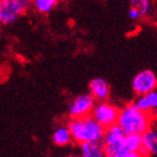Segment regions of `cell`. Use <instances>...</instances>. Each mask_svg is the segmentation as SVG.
<instances>
[{
	"instance_id": "1",
	"label": "cell",
	"mask_w": 157,
	"mask_h": 157,
	"mask_svg": "<svg viewBox=\"0 0 157 157\" xmlns=\"http://www.w3.org/2000/svg\"><path fill=\"white\" fill-rule=\"evenodd\" d=\"M67 126L72 134L73 141L78 145L84 143H101L105 130V128L102 127L91 115L71 118Z\"/></svg>"
},
{
	"instance_id": "2",
	"label": "cell",
	"mask_w": 157,
	"mask_h": 157,
	"mask_svg": "<svg viewBox=\"0 0 157 157\" xmlns=\"http://www.w3.org/2000/svg\"><path fill=\"white\" fill-rule=\"evenodd\" d=\"M153 118L149 112L141 111L134 103L120 109L117 124L122 129L124 135H143L148 128L153 126Z\"/></svg>"
},
{
	"instance_id": "3",
	"label": "cell",
	"mask_w": 157,
	"mask_h": 157,
	"mask_svg": "<svg viewBox=\"0 0 157 157\" xmlns=\"http://www.w3.org/2000/svg\"><path fill=\"white\" fill-rule=\"evenodd\" d=\"M120 109L108 101H99L95 103L91 116L105 129L117 124Z\"/></svg>"
},
{
	"instance_id": "4",
	"label": "cell",
	"mask_w": 157,
	"mask_h": 157,
	"mask_svg": "<svg viewBox=\"0 0 157 157\" xmlns=\"http://www.w3.org/2000/svg\"><path fill=\"white\" fill-rule=\"evenodd\" d=\"M124 137L126 135L118 124L107 128L101 141L107 155L116 154L124 149Z\"/></svg>"
},
{
	"instance_id": "5",
	"label": "cell",
	"mask_w": 157,
	"mask_h": 157,
	"mask_svg": "<svg viewBox=\"0 0 157 157\" xmlns=\"http://www.w3.org/2000/svg\"><path fill=\"white\" fill-rule=\"evenodd\" d=\"M29 6L17 0H0V23L2 25L13 24Z\"/></svg>"
},
{
	"instance_id": "6",
	"label": "cell",
	"mask_w": 157,
	"mask_h": 157,
	"mask_svg": "<svg viewBox=\"0 0 157 157\" xmlns=\"http://www.w3.org/2000/svg\"><path fill=\"white\" fill-rule=\"evenodd\" d=\"M95 99L90 93H82L73 99L67 105V113L71 118H81L90 116L94 108Z\"/></svg>"
},
{
	"instance_id": "7",
	"label": "cell",
	"mask_w": 157,
	"mask_h": 157,
	"mask_svg": "<svg viewBox=\"0 0 157 157\" xmlns=\"http://www.w3.org/2000/svg\"><path fill=\"white\" fill-rule=\"evenodd\" d=\"M131 86L137 95L147 94L157 89V76L151 70H143L132 78Z\"/></svg>"
},
{
	"instance_id": "8",
	"label": "cell",
	"mask_w": 157,
	"mask_h": 157,
	"mask_svg": "<svg viewBox=\"0 0 157 157\" xmlns=\"http://www.w3.org/2000/svg\"><path fill=\"white\" fill-rule=\"evenodd\" d=\"M143 136V147L139 151L144 157L157 155V126H151Z\"/></svg>"
},
{
	"instance_id": "9",
	"label": "cell",
	"mask_w": 157,
	"mask_h": 157,
	"mask_svg": "<svg viewBox=\"0 0 157 157\" xmlns=\"http://www.w3.org/2000/svg\"><path fill=\"white\" fill-rule=\"evenodd\" d=\"M89 93L95 99V101H107L110 95V86L101 78H95L89 83Z\"/></svg>"
},
{
	"instance_id": "10",
	"label": "cell",
	"mask_w": 157,
	"mask_h": 157,
	"mask_svg": "<svg viewBox=\"0 0 157 157\" xmlns=\"http://www.w3.org/2000/svg\"><path fill=\"white\" fill-rule=\"evenodd\" d=\"M134 105L141 111L149 112L154 111L157 109V90L151 91L147 94L138 95V98L135 100Z\"/></svg>"
},
{
	"instance_id": "11",
	"label": "cell",
	"mask_w": 157,
	"mask_h": 157,
	"mask_svg": "<svg viewBox=\"0 0 157 157\" xmlns=\"http://www.w3.org/2000/svg\"><path fill=\"white\" fill-rule=\"evenodd\" d=\"M52 141L56 146H67L73 141L72 134L69 126H59L52 134Z\"/></svg>"
},
{
	"instance_id": "12",
	"label": "cell",
	"mask_w": 157,
	"mask_h": 157,
	"mask_svg": "<svg viewBox=\"0 0 157 157\" xmlns=\"http://www.w3.org/2000/svg\"><path fill=\"white\" fill-rule=\"evenodd\" d=\"M81 157H107L102 143H84L80 145Z\"/></svg>"
},
{
	"instance_id": "13",
	"label": "cell",
	"mask_w": 157,
	"mask_h": 157,
	"mask_svg": "<svg viewBox=\"0 0 157 157\" xmlns=\"http://www.w3.org/2000/svg\"><path fill=\"white\" fill-rule=\"evenodd\" d=\"M143 147V136L139 134H129L124 137V149L129 151H139Z\"/></svg>"
},
{
	"instance_id": "14",
	"label": "cell",
	"mask_w": 157,
	"mask_h": 157,
	"mask_svg": "<svg viewBox=\"0 0 157 157\" xmlns=\"http://www.w3.org/2000/svg\"><path fill=\"white\" fill-rule=\"evenodd\" d=\"M32 3L39 13H48L57 6L59 0H32Z\"/></svg>"
},
{
	"instance_id": "15",
	"label": "cell",
	"mask_w": 157,
	"mask_h": 157,
	"mask_svg": "<svg viewBox=\"0 0 157 157\" xmlns=\"http://www.w3.org/2000/svg\"><path fill=\"white\" fill-rule=\"evenodd\" d=\"M131 7H136L140 10L143 16H146L151 8V0H130Z\"/></svg>"
},
{
	"instance_id": "16",
	"label": "cell",
	"mask_w": 157,
	"mask_h": 157,
	"mask_svg": "<svg viewBox=\"0 0 157 157\" xmlns=\"http://www.w3.org/2000/svg\"><path fill=\"white\" fill-rule=\"evenodd\" d=\"M107 157H144L139 151H129L127 149H122L119 153L111 155H107Z\"/></svg>"
},
{
	"instance_id": "17",
	"label": "cell",
	"mask_w": 157,
	"mask_h": 157,
	"mask_svg": "<svg viewBox=\"0 0 157 157\" xmlns=\"http://www.w3.org/2000/svg\"><path fill=\"white\" fill-rule=\"evenodd\" d=\"M128 16H129L130 19L137 20V19H139L143 15H141L140 10L138 9V8H136V7H131L130 9H129V11H128Z\"/></svg>"
},
{
	"instance_id": "18",
	"label": "cell",
	"mask_w": 157,
	"mask_h": 157,
	"mask_svg": "<svg viewBox=\"0 0 157 157\" xmlns=\"http://www.w3.org/2000/svg\"><path fill=\"white\" fill-rule=\"evenodd\" d=\"M151 118H153V121L157 124V109H155L154 111H151Z\"/></svg>"
},
{
	"instance_id": "19",
	"label": "cell",
	"mask_w": 157,
	"mask_h": 157,
	"mask_svg": "<svg viewBox=\"0 0 157 157\" xmlns=\"http://www.w3.org/2000/svg\"><path fill=\"white\" fill-rule=\"evenodd\" d=\"M17 1H20V2H24V3H27V5H30V0H17Z\"/></svg>"
},
{
	"instance_id": "20",
	"label": "cell",
	"mask_w": 157,
	"mask_h": 157,
	"mask_svg": "<svg viewBox=\"0 0 157 157\" xmlns=\"http://www.w3.org/2000/svg\"><path fill=\"white\" fill-rule=\"evenodd\" d=\"M67 157H81V155H71V156H67Z\"/></svg>"
}]
</instances>
